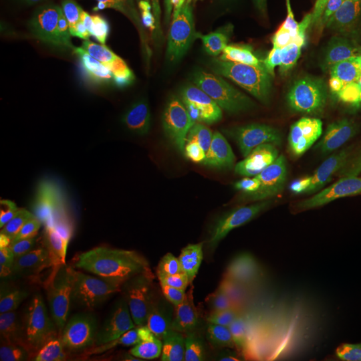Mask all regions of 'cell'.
Segmentation results:
<instances>
[{
  "mask_svg": "<svg viewBox=\"0 0 361 361\" xmlns=\"http://www.w3.org/2000/svg\"><path fill=\"white\" fill-rule=\"evenodd\" d=\"M343 7L345 11V32L357 26L361 19V0H343Z\"/></svg>",
  "mask_w": 361,
  "mask_h": 361,
  "instance_id": "cell-17",
  "label": "cell"
},
{
  "mask_svg": "<svg viewBox=\"0 0 361 361\" xmlns=\"http://www.w3.org/2000/svg\"><path fill=\"white\" fill-rule=\"evenodd\" d=\"M123 22L122 15L102 7L78 13L58 42L61 63L89 86L125 94L116 62V39Z\"/></svg>",
  "mask_w": 361,
  "mask_h": 361,
  "instance_id": "cell-1",
  "label": "cell"
},
{
  "mask_svg": "<svg viewBox=\"0 0 361 361\" xmlns=\"http://www.w3.org/2000/svg\"><path fill=\"white\" fill-rule=\"evenodd\" d=\"M186 44L183 71L209 90L219 67V49L212 39L198 30L183 31Z\"/></svg>",
  "mask_w": 361,
  "mask_h": 361,
  "instance_id": "cell-9",
  "label": "cell"
},
{
  "mask_svg": "<svg viewBox=\"0 0 361 361\" xmlns=\"http://www.w3.org/2000/svg\"><path fill=\"white\" fill-rule=\"evenodd\" d=\"M258 3H259V6H262V3H264V0H258Z\"/></svg>",
  "mask_w": 361,
  "mask_h": 361,
  "instance_id": "cell-20",
  "label": "cell"
},
{
  "mask_svg": "<svg viewBox=\"0 0 361 361\" xmlns=\"http://www.w3.org/2000/svg\"><path fill=\"white\" fill-rule=\"evenodd\" d=\"M334 116L344 126L361 119V19L344 35L337 65Z\"/></svg>",
  "mask_w": 361,
  "mask_h": 361,
  "instance_id": "cell-5",
  "label": "cell"
},
{
  "mask_svg": "<svg viewBox=\"0 0 361 361\" xmlns=\"http://www.w3.org/2000/svg\"><path fill=\"white\" fill-rule=\"evenodd\" d=\"M329 6V37L331 44L336 47L341 38L344 22H345V11L343 7V0H328Z\"/></svg>",
  "mask_w": 361,
  "mask_h": 361,
  "instance_id": "cell-16",
  "label": "cell"
},
{
  "mask_svg": "<svg viewBox=\"0 0 361 361\" xmlns=\"http://www.w3.org/2000/svg\"><path fill=\"white\" fill-rule=\"evenodd\" d=\"M325 255L340 284L361 304V198L343 194L324 233Z\"/></svg>",
  "mask_w": 361,
  "mask_h": 361,
  "instance_id": "cell-2",
  "label": "cell"
},
{
  "mask_svg": "<svg viewBox=\"0 0 361 361\" xmlns=\"http://www.w3.org/2000/svg\"><path fill=\"white\" fill-rule=\"evenodd\" d=\"M245 245L262 264L277 271L295 268L301 256V224L290 201L265 209L245 233Z\"/></svg>",
  "mask_w": 361,
  "mask_h": 361,
  "instance_id": "cell-3",
  "label": "cell"
},
{
  "mask_svg": "<svg viewBox=\"0 0 361 361\" xmlns=\"http://www.w3.org/2000/svg\"><path fill=\"white\" fill-rule=\"evenodd\" d=\"M177 155L195 166L219 165L228 155L219 140L173 104L166 95H147Z\"/></svg>",
  "mask_w": 361,
  "mask_h": 361,
  "instance_id": "cell-4",
  "label": "cell"
},
{
  "mask_svg": "<svg viewBox=\"0 0 361 361\" xmlns=\"http://www.w3.org/2000/svg\"><path fill=\"white\" fill-rule=\"evenodd\" d=\"M195 8L186 22L195 23L213 16H225L247 27H253V0H193Z\"/></svg>",
  "mask_w": 361,
  "mask_h": 361,
  "instance_id": "cell-12",
  "label": "cell"
},
{
  "mask_svg": "<svg viewBox=\"0 0 361 361\" xmlns=\"http://www.w3.org/2000/svg\"><path fill=\"white\" fill-rule=\"evenodd\" d=\"M38 1L55 10H67L77 6L79 3H83L85 0H38Z\"/></svg>",
  "mask_w": 361,
  "mask_h": 361,
  "instance_id": "cell-18",
  "label": "cell"
},
{
  "mask_svg": "<svg viewBox=\"0 0 361 361\" xmlns=\"http://www.w3.org/2000/svg\"><path fill=\"white\" fill-rule=\"evenodd\" d=\"M212 134L222 143L228 155L229 166L240 176L256 171L269 159L268 147L256 134L252 125L240 114Z\"/></svg>",
  "mask_w": 361,
  "mask_h": 361,
  "instance_id": "cell-6",
  "label": "cell"
},
{
  "mask_svg": "<svg viewBox=\"0 0 361 361\" xmlns=\"http://www.w3.org/2000/svg\"><path fill=\"white\" fill-rule=\"evenodd\" d=\"M277 13L283 25L285 47L302 62L312 59V40L310 32L302 26V11L293 1H279Z\"/></svg>",
  "mask_w": 361,
  "mask_h": 361,
  "instance_id": "cell-10",
  "label": "cell"
},
{
  "mask_svg": "<svg viewBox=\"0 0 361 361\" xmlns=\"http://www.w3.org/2000/svg\"><path fill=\"white\" fill-rule=\"evenodd\" d=\"M180 71V66L177 63L171 52L169 51L168 47L162 43V40H159L152 52V61L147 73H153L169 80H177Z\"/></svg>",
  "mask_w": 361,
  "mask_h": 361,
  "instance_id": "cell-14",
  "label": "cell"
},
{
  "mask_svg": "<svg viewBox=\"0 0 361 361\" xmlns=\"http://www.w3.org/2000/svg\"><path fill=\"white\" fill-rule=\"evenodd\" d=\"M276 1L279 3V1H284V0H276ZM285 1H293V3H297V4H300V1H301V0H285Z\"/></svg>",
  "mask_w": 361,
  "mask_h": 361,
  "instance_id": "cell-19",
  "label": "cell"
},
{
  "mask_svg": "<svg viewBox=\"0 0 361 361\" xmlns=\"http://www.w3.org/2000/svg\"><path fill=\"white\" fill-rule=\"evenodd\" d=\"M360 193H361V185H360Z\"/></svg>",
  "mask_w": 361,
  "mask_h": 361,
  "instance_id": "cell-21",
  "label": "cell"
},
{
  "mask_svg": "<svg viewBox=\"0 0 361 361\" xmlns=\"http://www.w3.org/2000/svg\"><path fill=\"white\" fill-rule=\"evenodd\" d=\"M304 11L307 18V30L310 32V40H312V59L317 71H322V15L319 8V0H304Z\"/></svg>",
  "mask_w": 361,
  "mask_h": 361,
  "instance_id": "cell-13",
  "label": "cell"
},
{
  "mask_svg": "<svg viewBox=\"0 0 361 361\" xmlns=\"http://www.w3.org/2000/svg\"><path fill=\"white\" fill-rule=\"evenodd\" d=\"M116 62L118 75L121 78L125 92L146 95L141 85V67L135 42L129 28L123 22L116 39Z\"/></svg>",
  "mask_w": 361,
  "mask_h": 361,
  "instance_id": "cell-11",
  "label": "cell"
},
{
  "mask_svg": "<svg viewBox=\"0 0 361 361\" xmlns=\"http://www.w3.org/2000/svg\"><path fill=\"white\" fill-rule=\"evenodd\" d=\"M165 95L180 111L204 126L210 134L238 114L212 91L198 90L180 83V80H169L165 85Z\"/></svg>",
  "mask_w": 361,
  "mask_h": 361,
  "instance_id": "cell-7",
  "label": "cell"
},
{
  "mask_svg": "<svg viewBox=\"0 0 361 361\" xmlns=\"http://www.w3.org/2000/svg\"><path fill=\"white\" fill-rule=\"evenodd\" d=\"M123 18L137 46L140 67L147 73L152 52L161 40V30L166 19L149 0H128L123 6Z\"/></svg>",
  "mask_w": 361,
  "mask_h": 361,
  "instance_id": "cell-8",
  "label": "cell"
},
{
  "mask_svg": "<svg viewBox=\"0 0 361 361\" xmlns=\"http://www.w3.org/2000/svg\"><path fill=\"white\" fill-rule=\"evenodd\" d=\"M161 40L162 43L171 52L177 63L180 66L183 71V65H185V51H186V44H185V38H183V31H180L174 25L170 22H165L162 30H161Z\"/></svg>",
  "mask_w": 361,
  "mask_h": 361,
  "instance_id": "cell-15",
  "label": "cell"
}]
</instances>
